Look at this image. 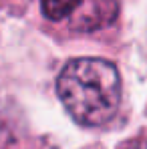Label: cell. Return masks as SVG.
Returning a JSON list of instances; mask_svg holds the SVG:
<instances>
[{
	"label": "cell",
	"mask_w": 147,
	"mask_h": 149,
	"mask_svg": "<svg viewBox=\"0 0 147 149\" xmlns=\"http://www.w3.org/2000/svg\"><path fill=\"white\" fill-rule=\"evenodd\" d=\"M83 0H40L42 16L50 22H67Z\"/></svg>",
	"instance_id": "3957f363"
},
{
	"label": "cell",
	"mask_w": 147,
	"mask_h": 149,
	"mask_svg": "<svg viewBox=\"0 0 147 149\" xmlns=\"http://www.w3.org/2000/svg\"><path fill=\"white\" fill-rule=\"evenodd\" d=\"M56 95L79 125L109 127L123 109L121 71L115 63L99 56L71 58L56 77Z\"/></svg>",
	"instance_id": "6da1fadb"
},
{
	"label": "cell",
	"mask_w": 147,
	"mask_h": 149,
	"mask_svg": "<svg viewBox=\"0 0 147 149\" xmlns=\"http://www.w3.org/2000/svg\"><path fill=\"white\" fill-rule=\"evenodd\" d=\"M121 16L119 0H83L73 16L67 20L69 30L77 34H95L109 30Z\"/></svg>",
	"instance_id": "7a4b0ae2"
},
{
	"label": "cell",
	"mask_w": 147,
	"mask_h": 149,
	"mask_svg": "<svg viewBox=\"0 0 147 149\" xmlns=\"http://www.w3.org/2000/svg\"><path fill=\"white\" fill-rule=\"evenodd\" d=\"M119 149H147V131H141L129 139H125Z\"/></svg>",
	"instance_id": "277c9868"
}]
</instances>
